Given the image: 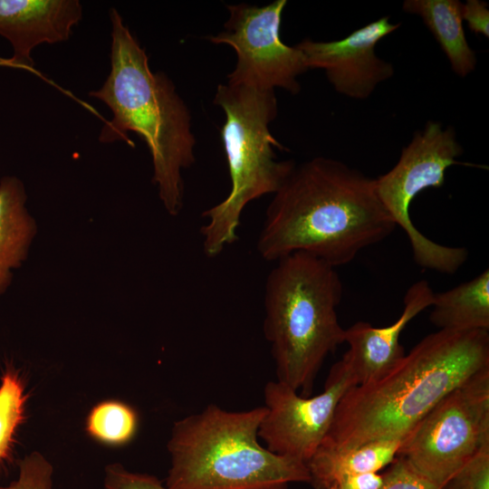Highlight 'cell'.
Instances as JSON below:
<instances>
[{"mask_svg": "<svg viewBox=\"0 0 489 489\" xmlns=\"http://www.w3.org/2000/svg\"><path fill=\"white\" fill-rule=\"evenodd\" d=\"M53 468L52 464L39 452L25 455L19 462L17 478L0 489H53Z\"/></svg>", "mask_w": 489, "mask_h": 489, "instance_id": "ffe728a7", "label": "cell"}, {"mask_svg": "<svg viewBox=\"0 0 489 489\" xmlns=\"http://www.w3.org/2000/svg\"><path fill=\"white\" fill-rule=\"evenodd\" d=\"M82 17L78 0H0V35L12 45L16 69L33 71L32 51L67 41Z\"/></svg>", "mask_w": 489, "mask_h": 489, "instance_id": "4fadbf2b", "label": "cell"}, {"mask_svg": "<svg viewBox=\"0 0 489 489\" xmlns=\"http://www.w3.org/2000/svg\"><path fill=\"white\" fill-rule=\"evenodd\" d=\"M400 24L381 17L343 39L315 42L304 39L296 46L309 69H321L335 91L352 99H367L377 85L394 74L393 65L375 53L376 44Z\"/></svg>", "mask_w": 489, "mask_h": 489, "instance_id": "8fae6325", "label": "cell"}, {"mask_svg": "<svg viewBox=\"0 0 489 489\" xmlns=\"http://www.w3.org/2000/svg\"><path fill=\"white\" fill-rule=\"evenodd\" d=\"M463 151L452 127L443 129L439 122L429 120L402 149L397 164L375 178L377 196L396 226L407 234L416 264L441 273H456L468 252L435 243L421 234L410 218L409 207L421 191L443 186L446 168L459 163L456 158Z\"/></svg>", "mask_w": 489, "mask_h": 489, "instance_id": "52a82bcc", "label": "cell"}, {"mask_svg": "<svg viewBox=\"0 0 489 489\" xmlns=\"http://www.w3.org/2000/svg\"><path fill=\"white\" fill-rule=\"evenodd\" d=\"M275 263L264 286V338L277 380L309 397L325 359L344 343L342 283L335 267L303 252Z\"/></svg>", "mask_w": 489, "mask_h": 489, "instance_id": "277c9868", "label": "cell"}, {"mask_svg": "<svg viewBox=\"0 0 489 489\" xmlns=\"http://www.w3.org/2000/svg\"><path fill=\"white\" fill-rule=\"evenodd\" d=\"M286 0H276L264 6L237 4L227 5L229 17L225 30L210 36L214 43L230 45L236 53V63L228 74L227 84L264 90L283 88L300 91L297 77L309 70L304 54L280 38L282 14Z\"/></svg>", "mask_w": 489, "mask_h": 489, "instance_id": "9c48e42d", "label": "cell"}, {"mask_svg": "<svg viewBox=\"0 0 489 489\" xmlns=\"http://www.w3.org/2000/svg\"><path fill=\"white\" fill-rule=\"evenodd\" d=\"M434 292L426 280L413 283L404 296L399 317L385 327L357 321L345 329L344 342L349 345L343 357L349 362L357 385L369 383L391 370L405 356L400 335L407 325L431 306Z\"/></svg>", "mask_w": 489, "mask_h": 489, "instance_id": "7c38bea8", "label": "cell"}, {"mask_svg": "<svg viewBox=\"0 0 489 489\" xmlns=\"http://www.w3.org/2000/svg\"><path fill=\"white\" fill-rule=\"evenodd\" d=\"M27 396L18 372L8 367L0 384V465L8 457L14 436L24 418Z\"/></svg>", "mask_w": 489, "mask_h": 489, "instance_id": "d6986e66", "label": "cell"}, {"mask_svg": "<svg viewBox=\"0 0 489 489\" xmlns=\"http://www.w3.org/2000/svg\"><path fill=\"white\" fill-rule=\"evenodd\" d=\"M462 19L469 29L477 34L489 36V10L487 4L480 0H467L462 4Z\"/></svg>", "mask_w": 489, "mask_h": 489, "instance_id": "cb8c5ba5", "label": "cell"}, {"mask_svg": "<svg viewBox=\"0 0 489 489\" xmlns=\"http://www.w3.org/2000/svg\"><path fill=\"white\" fill-rule=\"evenodd\" d=\"M403 10L422 18L457 75L465 77L475 70L477 60L465 38L460 1L406 0Z\"/></svg>", "mask_w": 489, "mask_h": 489, "instance_id": "2e32d148", "label": "cell"}, {"mask_svg": "<svg viewBox=\"0 0 489 489\" xmlns=\"http://www.w3.org/2000/svg\"><path fill=\"white\" fill-rule=\"evenodd\" d=\"M214 103L225 114L221 138L231 188L224 200L202 214L207 219L200 233L208 257L237 241L244 207L264 195L274 194L296 166L292 160L276 158L274 148L283 146L269 130L277 115L274 90L220 84Z\"/></svg>", "mask_w": 489, "mask_h": 489, "instance_id": "8992f818", "label": "cell"}, {"mask_svg": "<svg viewBox=\"0 0 489 489\" xmlns=\"http://www.w3.org/2000/svg\"><path fill=\"white\" fill-rule=\"evenodd\" d=\"M0 67H8V68L16 69L11 58H5L2 56H0Z\"/></svg>", "mask_w": 489, "mask_h": 489, "instance_id": "484cf974", "label": "cell"}, {"mask_svg": "<svg viewBox=\"0 0 489 489\" xmlns=\"http://www.w3.org/2000/svg\"><path fill=\"white\" fill-rule=\"evenodd\" d=\"M104 489H169L156 476L132 472L120 464L106 466L103 478Z\"/></svg>", "mask_w": 489, "mask_h": 489, "instance_id": "7402d4cb", "label": "cell"}, {"mask_svg": "<svg viewBox=\"0 0 489 489\" xmlns=\"http://www.w3.org/2000/svg\"><path fill=\"white\" fill-rule=\"evenodd\" d=\"M443 489H489V445L472 456Z\"/></svg>", "mask_w": 489, "mask_h": 489, "instance_id": "44dd1931", "label": "cell"}, {"mask_svg": "<svg viewBox=\"0 0 489 489\" xmlns=\"http://www.w3.org/2000/svg\"><path fill=\"white\" fill-rule=\"evenodd\" d=\"M356 379L342 356L331 369L322 392L303 397L281 381L264 388L265 414L258 437L271 452L305 464L313 456L331 427L338 405Z\"/></svg>", "mask_w": 489, "mask_h": 489, "instance_id": "30bf717a", "label": "cell"}, {"mask_svg": "<svg viewBox=\"0 0 489 489\" xmlns=\"http://www.w3.org/2000/svg\"><path fill=\"white\" fill-rule=\"evenodd\" d=\"M383 475L379 473H362L338 479L330 489H379Z\"/></svg>", "mask_w": 489, "mask_h": 489, "instance_id": "d4e9b609", "label": "cell"}, {"mask_svg": "<svg viewBox=\"0 0 489 489\" xmlns=\"http://www.w3.org/2000/svg\"><path fill=\"white\" fill-rule=\"evenodd\" d=\"M110 16V71L102 86L89 93L112 113L99 140H129V131L137 133L149 148L159 198L166 210L177 216L183 206L182 170L195 163L189 110L172 82L150 70L145 49L120 13L112 8Z\"/></svg>", "mask_w": 489, "mask_h": 489, "instance_id": "3957f363", "label": "cell"}, {"mask_svg": "<svg viewBox=\"0 0 489 489\" xmlns=\"http://www.w3.org/2000/svg\"><path fill=\"white\" fill-rule=\"evenodd\" d=\"M429 320L438 330L489 331V271L434 293Z\"/></svg>", "mask_w": 489, "mask_h": 489, "instance_id": "e0dca14e", "label": "cell"}, {"mask_svg": "<svg viewBox=\"0 0 489 489\" xmlns=\"http://www.w3.org/2000/svg\"><path fill=\"white\" fill-rule=\"evenodd\" d=\"M402 441L378 440L345 449L319 447L306 464L310 484L315 489H330L343 476L378 473L395 460Z\"/></svg>", "mask_w": 489, "mask_h": 489, "instance_id": "9a60e30c", "label": "cell"}, {"mask_svg": "<svg viewBox=\"0 0 489 489\" xmlns=\"http://www.w3.org/2000/svg\"><path fill=\"white\" fill-rule=\"evenodd\" d=\"M26 198L18 177L0 179V295L10 286L13 270L26 259L36 234V224L25 206Z\"/></svg>", "mask_w": 489, "mask_h": 489, "instance_id": "5bb4252c", "label": "cell"}, {"mask_svg": "<svg viewBox=\"0 0 489 489\" xmlns=\"http://www.w3.org/2000/svg\"><path fill=\"white\" fill-rule=\"evenodd\" d=\"M138 428L136 411L128 404L107 400L97 404L90 412L86 429L99 442L120 446L128 443Z\"/></svg>", "mask_w": 489, "mask_h": 489, "instance_id": "ac0fdd59", "label": "cell"}, {"mask_svg": "<svg viewBox=\"0 0 489 489\" xmlns=\"http://www.w3.org/2000/svg\"><path fill=\"white\" fill-rule=\"evenodd\" d=\"M489 445V368L446 394L403 439L398 456L443 488Z\"/></svg>", "mask_w": 489, "mask_h": 489, "instance_id": "ba28073f", "label": "cell"}, {"mask_svg": "<svg viewBox=\"0 0 489 489\" xmlns=\"http://www.w3.org/2000/svg\"><path fill=\"white\" fill-rule=\"evenodd\" d=\"M264 406L230 411L216 404L175 422L168 450L169 489H287L310 483L307 465L259 443Z\"/></svg>", "mask_w": 489, "mask_h": 489, "instance_id": "5b68a950", "label": "cell"}, {"mask_svg": "<svg viewBox=\"0 0 489 489\" xmlns=\"http://www.w3.org/2000/svg\"><path fill=\"white\" fill-rule=\"evenodd\" d=\"M487 368L488 331L432 332L388 373L344 394L320 447L403 440L446 394Z\"/></svg>", "mask_w": 489, "mask_h": 489, "instance_id": "7a4b0ae2", "label": "cell"}, {"mask_svg": "<svg viewBox=\"0 0 489 489\" xmlns=\"http://www.w3.org/2000/svg\"><path fill=\"white\" fill-rule=\"evenodd\" d=\"M395 228L377 196L375 178L316 157L296 165L273 194L256 249L269 262L303 252L336 268Z\"/></svg>", "mask_w": 489, "mask_h": 489, "instance_id": "6da1fadb", "label": "cell"}, {"mask_svg": "<svg viewBox=\"0 0 489 489\" xmlns=\"http://www.w3.org/2000/svg\"><path fill=\"white\" fill-rule=\"evenodd\" d=\"M382 475L379 489H443L418 474L398 455Z\"/></svg>", "mask_w": 489, "mask_h": 489, "instance_id": "603a6c76", "label": "cell"}]
</instances>
